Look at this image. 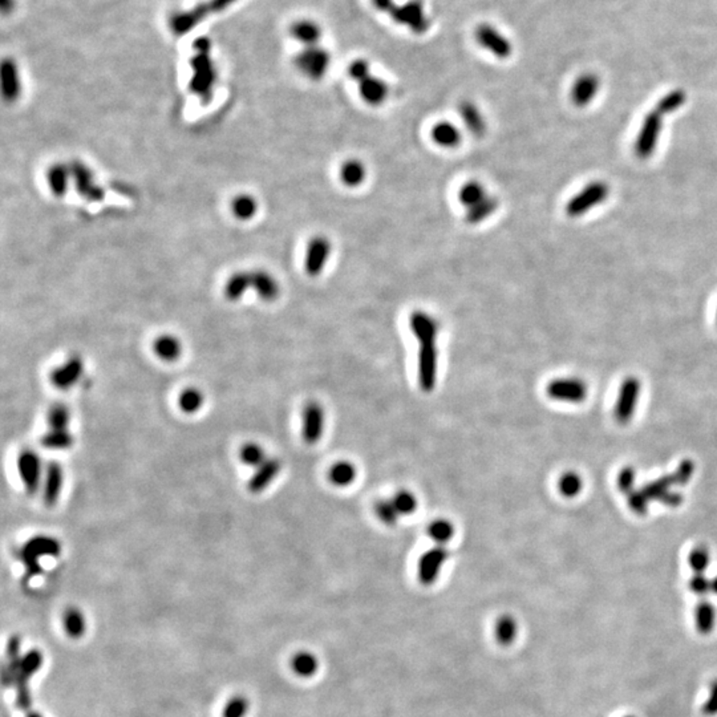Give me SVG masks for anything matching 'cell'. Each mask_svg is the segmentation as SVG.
<instances>
[{
  "mask_svg": "<svg viewBox=\"0 0 717 717\" xmlns=\"http://www.w3.org/2000/svg\"><path fill=\"white\" fill-rule=\"evenodd\" d=\"M409 327L418 342V383L424 392H432L437 381V336L440 326L432 315L415 311Z\"/></svg>",
  "mask_w": 717,
  "mask_h": 717,
  "instance_id": "obj_1",
  "label": "cell"
},
{
  "mask_svg": "<svg viewBox=\"0 0 717 717\" xmlns=\"http://www.w3.org/2000/svg\"><path fill=\"white\" fill-rule=\"evenodd\" d=\"M195 49L197 55L190 60L193 67L190 90L202 101H209L213 97V90L217 80L214 63L209 56V42L205 39L199 40L195 45Z\"/></svg>",
  "mask_w": 717,
  "mask_h": 717,
  "instance_id": "obj_2",
  "label": "cell"
},
{
  "mask_svg": "<svg viewBox=\"0 0 717 717\" xmlns=\"http://www.w3.org/2000/svg\"><path fill=\"white\" fill-rule=\"evenodd\" d=\"M61 552L59 541L49 536H36L31 538L20 549L19 558L27 568L31 577L42 572L40 558L58 557Z\"/></svg>",
  "mask_w": 717,
  "mask_h": 717,
  "instance_id": "obj_3",
  "label": "cell"
},
{
  "mask_svg": "<svg viewBox=\"0 0 717 717\" xmlns=\"http://www.w3.org/2000/svg\"><path fill=\"white\" fill-rule=\"evenodd\" d=\"M44 663L43 654L39 650H30L23 657H20L19 666L15 673L14 686L16 688V702L20 709H28L31 705L30 688L28 682L31 677L38 673Z\"/></svg>",
  "mask_w": 717,
  "mask_h": 717,
  "instance_id": "obj_4",
  "label": "cell"
},
{
  "mask_svg": "<svg viewBox=\"0 0 717 717\" xmlns=\"http://www.w3.org/2000/svg\"><path fill=\"white\" fill-rule=\"evenodd\" d=\"M294 65L302 75L313 81H319L329 71L331 55L327 49L318 45L304 47L295 56Z\"/></svg>",
  "mask_w": 717,
  "mask_h": 717,
  "instance_id": "obj_5",
  "label": "cell"
},
{
  "mask_svg": "<svg viewBox=\"0 0 717 717\" xmlns=\"http://www.w3.org/2000/svg\"><path fill=\"white\" fill-rule=\"evenodd\" d=\"M389 15L395 23L409 28L416 35L425 33L431 27L421 0H408L403 4L395 6Z\"/></svg>",
  "mask_w": 717,
  "mask_h": 717,
  "instance_id": "obj_6",
  "label": "cell"
},
{
  "mask_svg": "<svg viewBox=\"0 0 717 717\" xmlns=\"http://www.w3.org/2000/svg\"><path fill=\"white\" fill-rule=\"evenodd\" d=\"M610 195V188L607 183L602 181H595L584 186L578 195H574L568 202L566 213L568 217L577 218L588 213L603 201L607 199Z\"/></svg>",
  "mask_w": 717,
  "mask_h": 717,
  "instance_id": "obj_7",
  "label": "cell"
},
{
  "mask_svg": "<svg viewBox=\"0 0 717 717\" xmlns=\"http://www.w3.org/2000/svg\"><path fill=\"white\" fill-rule=\"evenodd\" d=\"M234 1H237V0H209L206 3L198 4V7H195L192 11L173 16L169 23L170 30L173 31L174 35H183V33L193 30L195 26L208 14L220 13L226 7H229L230 4H233Z\"/></svg>",
  "mask_w": 717,
  "mask_h": 717,
  "instance_id": "obj_8",
  "label": "cell"
},
{
  "mask_svg": "<svg viewBox=\"0 0 717 717\" xmlns=\"http://www.w3.org/2000/svg\"><path fill=\"white\" fill-rule=\"evenodd\" d=\"M17 473L22 479L26 492L35 495L43 484V463L40 456L31 449L20 452L17 457Z\"/></svg>",
  "mask_w": 717,
  "mask_h": 717,
  "instance_id": "obj_9",
  "label": "cell"
},
{
  "mask_svg": "<svg viewBox=\"0 0 717 717\" xmlns=\"http://www.w3.org/2000/svg\"><path fill=\"white\" fill-rule=\"evenodd\" d=\"M663 128V115H660L657 109L647 113L643 120L641 131L635 140V153L641 158H648L657 148V141L660 138Z\"/></svg>",
  "mask_w": 717,
  "mask_h": 717,
  "instance_id": "obj_10",
  "label": "cell"
},
{
  "mask_svg": "<svg viewBox=\"0 0 717 717\" xmlns=\"http://www.w3.org/2000/svg\"><path fill=\"white\" fill-rule=\"evenodd\" d=\"M478 44L491 52L497 59H508L513 53V45L508 38L489 23H481L475 30Z\"/></svg>",
  "mask_w": 717,
  "mask_h": 717,
  "instance_id": "obj_11",
  "label": "cell"
},
{
  "mask_svg": "<svg viewBox=\"0 0 717 717\" xmlns=\"http://www.w3.org/2000/svg\"><path fill=\"white\" fill-rule=\"evenodd\" d=\"M641 396V381L629 376L619 389L618 400L613 409V418L619 424H627L635 413V408Z\"/></svg>",
  "mask_w": 717,
  "mask_h": 717,
  "instance_id": "obj_12",
  "label": "cell"
},
{
  "mask_svg": "<svg viewBox=\"0 0 717 717\" xmlns=\"http://www.w3.org/2000/svg\"><path fill=\"white\" fill-rule=\"evenodd\" d=\"M69 167L77 193L90 202H101L105 198L104 190L96 183L90 167L80 161H72Z\"/></svg>",
  "mask_w": 717,
  "mask_h": 717,
  "instance_id": "obj_13",
  "label": "cell"
},
{
  "mask_svg": "<svg viewBox=\"0 0 717 717\" xmlns=\"http://www.w3.org/2000/svg\"><path fill=\"white\" fill-rule=\"evenodd\" d=\"M331 242L324 236H315L308 242L304 255V270L308 277H318L327 265L331 255Z\"/></svg>",
  "mask_w": 717,
  "mask_h": 717,
  "instance_id": "obj_14",
  "label": "cell"
},
{
  "mask_svg": "<svg viewBox=\"0 0 717 717\" xmlns=\"http://www.w3.org/2000/svg\"><path fill=\"white\" fill-rule=\"evenodd\" d=\"M546 393L557 402L582 403L587 397V386L579 379H557L547 384Z\"/></svg>",
  "mask_w": 717,
  "mask_h": 717,
  "instance_id": "obj_15",
  "label": "cell"
},
{
  "mask_svg": "<svg viewBox=\"0 0 717 717\" xmlns=\"http://www.w3.org/2000/svg\"><path fill=\"white\" fill-rule=\"evenodd\" d=\"M84 372V363L80 356H71L65 363L60 364L51 374L49 380L53 387L61 390L72 388L76 383L81 379Z\"/></svg>",
  "mask_w": 717,
  "mask_h": 717,
  "instance_id": "obj_16",
  "label": "cell"
},
{
  "mask_svg": "<svg viewBox=\"0 0 717 717\" xmlns=\"http://www.w3.org/2000/svg\"><path fill=\"white\" fill-rule=\"evenodd\" d=\"M448 559V552L443 546H437L422 554L418 562V579L425 586H429L437 579L443 565Z\"/></svg>",
  "mask_w": 717,
  "mask_h": 717,
  "instance_id": "obj_17",
  "label": "cell"
},
{
  "mask_svg": "<svg viewBox=\"0 0 717 717\" xmlns=\"http://www.w3.org/2000/svg\"><path fill=\"white\" fill-rule=\"evenodd\" d=\"M324 429V411L320 404L311 402L304 406L303 411V438L307 444H316Z\"/></svg>",
  "mask_w": 717,
  "mask_h": 717,
  "instance_id": "obj_18",
  "label": "cell"
},
{
  "mask_svg": "<svg viewBox=\"0 0 717 717\" xmlns=\"http://www.w3.org/2000/svg\"><path fill=\"white\" fill-rule=\"evenodd\" d=\"M64 482V472L59 463L51 461L47 465L43 478V502L47 508H53L59 501Z\"/></svg>",
  "mask_w": 717,
  "mask_h": 717,
  "instance_id": "obj_19",
  "label": "cell"
},
{
  "mask_svg": "<svg viewBox=\"0 0 717 717\" xmlns=\"http://www.w3.org/2000/svg\"><path fill=\"white\" fill-rule=\"evenodd\" d=\"M282 469V463L278 459H267L265 463L255 468V473L249 479L247 488L252 493L258 494L269 488Z\"/></svg>",
  "mask_w": 717,
  "mask_h": 717,
  "instance_id": "obj_20",
  "label": "cell"
},
{
  "mask_svg": "<svg viewBox=\"0 0 717 717\" xmlns=\"http://www.w3.org/2000/svg\"><path fill=\"white\" fill-rule=\"evenodd\" d=\"M358 93L367 104L377 106L386 101V99L388 96L389 88L387 83L383 79H380L377 76L370 75L367 79H364L363 81L358 83Z\"/></svg>",
  "mask_w": 717,
  "mask_h": 717,
  "instance_id": "obj_21",
  "label": "cell"
},
{
  "mask_svg": "<svg viewBox=\"0 0 717 717\" xmlns=\"http://www.w3.org/2000/svg\"><path fill=\"white\" fill-rule=\"evenodd\" d=\"M599 90V79L594 74H586L577 79L571 88V100L577 106L590 104Z\"/></svg>",
  "mask_w": 717,
  "mask_h": 717,
  "instance_id": "obj_22",
  "label": "cell"
},
{
  "mask_svg": "<svg viewBox=\"0 0 717 717\" xmlns=\"http://www.w3.org/2000/svg\"><path fill=\"white\" fill-rule=\"evenodd\" d=\"M459 113L463 120L465 128L470 135L475 137H482L486 132V122L477 105L472 101H463L459 105Z\"/></svg>",
  "mask_w": 717,
  "mask_h": 717,
  "instance_id": "obj_23",
  "label": "cell"
},
{
  "mask_svg": "<svg viewBox=\"0 0 717 717\" xmlns=\"http://www.w3.org/2000/svg\"><path fill=\"white\" fill-rule=\"evenodd\" d=\"M252 288L259 298L266 302L275 300L281 291L277 279L270 272L263 270H256L252 272Z\"/></svg>",
  "mask_w": 717,
  "mask_h": 717,
  "instance_id": "obj_24",
  "label": "cell"
},
{
  "mask_svg": "<svg viewBox=\"0 0 717 717\" xmlns=\"http://www.w3.org/2000/svg\"><path fill=\"white\" fill-rule=\"evenodd\" d=\"M290 33L297 42L302 43L304 47H313L319 43L322 38V28L314 20L302 19L291 24Z\"/></svg>",
  "mask_w": 717,
  "mask_h": 717,
  "instance_id": "obj_25",
  "label": "cell"
},
{
  "mask_svg": "<svg viewBox=\"0 0 717 717\" xmlns=\"http://www.w3.org/2000/svg\"><path fill=\"white\" fill-rule=\"evenodd\" d=\"M72 179L71 176V167L67 164L52 165L47 172V182L51 193L61 198L63 195H67L69 181Z\"/></svg>",
  "mask_w": 717,
  "mask_h": 717,
  "instance_id": "obj_26",
  "label": "cell"
},
{
  "mask_svg": "<svg viewBox=\"0 0 717 717\" xmlns=\"http://www.w3.org/2000/svg\"><path fill=\"white\" fill-rule=\"evenodd\" d=\"M1 93L8 101H14L20 94V80L13 60H4L1 64Z\"/></svg>",
  "mask_w": 717,
  "mask_h": 717,
  "instance_id": "obj_27",
  "label": "cell"
},
{
  "mask_svg": "<svg viewBox=\"0 0 717 717\" xmlns=\"http://www.w3.org/2000/svg\"><path fill=\"white\" fill-rule=\"evenodd\" d=\"M431 137L434 144L441 148H456L461 142V133L456 125L449 121H440L434 125Z\"/></svg>",
  "mask_w": 717,
  "mask_h": 717,
  "instance_id": "obj_28",
  "label": "cell"
},
{
  "mask_svg": "<svg viewBox=\"0 0 717 717\" xmlns=\"http://www.w3.org/2000/svg\"><path fill=\"white\" fill-rule=\"evenodd\" d=\"M153 351L156 356L166 363H173L182 355V344L173 335H161L153 343Z\"/></svg>",
  "mask_w": 717,
  "mask_h": 717,
  "instance_id": "obj_29",
  "label": "cell"
},
{
  "mask_svg": "<svg viewBox=\"0 0 717 717\" xmlns=\"http://www.w3.org/2000/svg\"><path fill=\"white\" fill-rule=\"evenodd\" d=\"M252 288V272L239 271L233 274L224 284V295L231 302H237Z\"/></svg>",
  "mask_w": 717,
  "mask_h": 717,
  "instance_id": "obj_30",
  "label": "cell"
},
{
  "mask_svg": "<svg viewBox=\"0 0 717 717\" xmlns=\"http://www.w3.org/2000/svg\"><path fill=\"white\" fill-rule=\"evenodd\" d=\"M497 209H498L497 198H494L492 195H488L481 202H478L477 205L466 209L465 221L472 226L482 224L489 217H492Z\"/></svg>",
  "mask_w": 717,
  "mask_h": 717,
  "instance_id": "obj_31",
  "label": "cell"
},
{
  "mask_svg": "<svg viewBox=\"0 0 717 717\" xmlns=\"http://www.w3.org/2000/svg\"><path fill=\"white\" fill-rule=\"evenodd\" d=\"M695 623L699 634L708 635L714 631L716 625V609L715 606L708 602L702 600L696 609H695Z\"/></svg>",
  "mask_w": 717,
  "mask_h": 717,
  "instance_id": "obj_32",
  "label": "cell"
},
{
  "mask_svg": "<svg viewBox=\"0 0 717 717\" xmlns=\"http://www.w3.org/2000/svg\"><path fill=\"white\" fill-rule=\"evenodd\" d=\"M339 176L345 186L358 188V185H361L364 182L365 176H367V170L361 161L351 158V160L344 161L340 167Z\"/></svg>",
  "mask_w": 717,
  "mask_h": 717,
  "instance_id": "obj_33",
  "label": "cell"
},
{
  "mask_svg": "<svg viewBox=\"0 0 717 717\" xmlns=\"http://www.w3.org/2000/svg\"><path fill=\"white\" fill-rule=\"evenodd\" d=\"M63 626L67 632V635L72 639H79L84 635L87 623L84 619V615L79 609L69 607L65 610L63 615Z\"/></svg>",
  "mask_w": 717,
  "mask_h": 717,
  "instance_id": "obj_34",
  "label": "cell"
},
{
  "mask_svg": "<svg viewBox=\"0 0 717 717\" xmlns=\"http://www.w3.org/2000/svg\"><path fill=\"white\" fill-rule=\"evenodd\" d=\"M231 213L239 221H249L258 211V202L253 195H239L231 201Z\"/></svg>",
  "mask_w": 717,
  "mask_h": 717,
  "instance_id": "obj_35",
  "label": "cell"
},
{
  "mask_svg": "<svg viewBox=\"0 0 717 717\" xmlns=\"http://www.w3.org/2000/svg\"><path fill=\"white\" fill-rule=\"evenodd\" d=\"M486 190L484 185L478 181H468L463 185L459 192V201L466 209L477 205L484 198H486Z\"/></svg>",
  "mask_w": 717,
  "mask_h": 717,
  "instance_id": "obj_36",
  "label": "cell"
},
{
  "mask_svg": "<svg viewBox=\"0 0 717 717\" xmlns=\"http://www.w3.org/2000/svg\"><path fill=\"white\" fill-rule=\"evenodd\" d=\"M42 445L47 449H53V450H64V449H69L74 443H75V438L72 434L65 429V431H56V429H49L47 434L42 437L40 440Z\"/></svg>",
  "mask_w": 717,
  "mask_h": 717,
  "instance_id": "obj_37",
  "label": "cell"
},
{
  "mask_svg": "<svg viewBox=\"0 0 717 717\" xmlns=\"http://www.w3.org/2000/svg\"><path fill=\"white\" fill-rule=\"evenodd\" d=\"M205 403L204 393L197 388L183 389L179 396V409L186 415L197 413Z\"/></svg>",
  "mask_w": 717,
  "mask_h": 717,
  "instance_id": "obj_38",
  "label": "cell"
},
{
  "mask_svg": "<svg viewBox=\"0 0 717 717\" xmlns=\"http://www.w3.org/2000/svg\"><path fill=\"white\" fill-rule=\"evenodd\" d=\"M291 668L300 677H310L318 671V659L311 652L302 651L291 659Z\"/></svg>",
  "mask_w": 717,
  "mask_h": 717,
  "instance_id": "obj_39",
  "label": "cell"
},
{
  "mask_svg": "<svg viewBox=\"0 0 717 717\" xmlns=\"http://www.w3.org/2000/svg\"><path fill=\"white\" fill-rule=\"evenodd\" d=\"M517 636V623L510 615H502L495 623V638L500 644L509 645Z\"/></svg>",
  "mask_w": 717,
  "mask_h": 717,
  "instance_id": "obj_40",
  "label": "cell"
},
{
  "mask_svg": "<svg viewBox=\"0 0 717 717\" xmlns=\"http://www.w3.org/2000/svg\"><path fill=\"white\" fill-rule=\"evenodd\" d=\"M673 485H675L673 475H667L647 482L642 491L650 498V501H661V498L671 491Z\"/></svg>",
  "mask_w": 717,
  "mask_h": 717,
  "instance_id": "obj_41",
  "label": "cell"
},
{
  "mask_svg": "<svg viewBox=\"0 0 717 717\" xmlns=\"http://www.w3.org/2000/svg\"><path fill=\"white\" fill-rule=\"evenodd\" d=\"M47 421H48L49 429H56V431L68 429L69 422H71V412H69L68 406L64 404L52 405L48 411Z\"/></svg>",
  "mask_w": 717,
  "mask_h": 717,
  "instance_id": "obj_42",
  "label": "cell"
},
{
  "mask_svg": "<svg viewBox=\"0 0 717 717\" xmlns=\"http://www.w3.org/2000/svg\"><path fill=\"white\" fill-rule=\"evenodd\" d=\"M356 477L355 466L348 461L335 463L329 470V479L336 486H347Z\"/></svg>",
  "mask_w": 717,
  "mask_h": 717,
  "instance_id": "obj_43",
  "label": "cell"
},
{
  "mask_svg": "<svg viewBox=\"0 0 717 717\" xmlns=\"http://www.w3.org/2000/svg\"><path fill=\"white\" fill-rule=\"evenodd\" d=\"M582 478L575 472H566L558 481V489L566 498H574L582 491Z\"/></svg>",
  "mask_w": 717,
  "mask_h": 717,
  "instance_id": "obj_44",
  "label": "cell"
},
{
  "mask_svg": "<svg viewBox=\"0 0 717 717\" xmlns=\"http://www.w3.org/2000/svg\"><path fill=\"white\" fill-rule=\"evenodd\" d=\"M239 460L245 465L258 468L262 463L267 460L263 448L255 443L245 444L239 450Z\"/></svg>",
  "mask_w": 717,
  "mask_h": 717,
  "instance_id": "obj_45",
  "label": "cell"
},
{
  "mask_svg": "<svg viewBox=\"0 0 717 717\" xmlns=\"http://www.w3.org/2000/svg\"><path fill=\"white\" fill-rule=\"evenodd\" d=\"M686 103V93L682 90H673L668 94H666L659 103L657 109L660 115H668L673 113L676 109L682 108Z\"/></svg>",
  "mask_w": 717,
  "mask_h": 717,
  "instance_id": "obj_46",
  "label": "cell"
},
{
  "mask_svg": "<svg viewBox=\"0 0 717 717\" xmlns=\"http://www.w3.org/2000/svg\"><path fill=\"white\" fill-rule=\"evenodd\" d=\"M428 533H429V536L434 539V542H437L438 545H444V543L449 542L452 537H453L454 527L447 520H437V521L431 523V526L428 529Z\"/></svg>",
  "mask_w": 717,
  "mask_h": 717,
  "instance_id": "obj_47",
  "label": "cell"
},
{
  "mask_svg": "<svg viewBox=\"0 0 717 717\" xmlns=\"http://www.w3.org/2000/svg\"><path fill=\"white\" fill-rule=\"evenodd\" d=\"M688 563L695 574H704L709 565V553L704 546L695 547L688 555Z\"/></svg>",
  "mask_w": 717,
  "mask_h": 717,
  "instance_id": "obj_48",
  "label": "cell"
},
{
  "mask_svg": "<svg viewBox=\"0 0 717 717\" xmlns=\"http://www.w3.org/2000/svg\"><path fill=\"white\" fill-rule=\"evenodd\" d=\"M249 712V702L243 696H234L224 704L222 717H245Z\"/></svg>",
  "mask_w": 717,
  "mask_h": 717,
  "instance_id": "obj_49",
  "label": "cell"
},
{
  "mask_svg": "<svg viewBox=\"0 0 717 717\" xmlns=\"http://www.w3.org/2000/svg\"><path fill=\"white\" fill-rule=\"evenodd\" d=\"M395 508L397 509L399 514H411L418 508L416 497L406 491H402L393 497L392 500Z\"/></svg>",
  "mask_w": 717,
  "mask_h": 717,
  "instance_id": "obj_50",
  "label": "cell"
},
{
  "mask_svg": "<svg viewBox=\"0 0 717 717\" xmlns=\"http://www.w3.org/2000/svg\"><path fill=\"white\" fill-rule=\"evenodd\" d=\"M627 502L628 508L638 516H644L648 511L650 498L643 491H632L631 493H628Z\"/></svg>",
  "mask_w": 717,
  "mask_h": 717,
  "instance_id": "obj_51",
  "label": "cell"
},
{
  "mask_svg": "<svg viewBox=\"0 0 717 717\" xmlns=\"http://www.w3.org/2000/svg\"><path fill=\"white\" fill-rule=\"evenodd\" d=\"M374 510H376V514L379 516V518L383 522L387 523V525L396 523L399 516H400L392 501H379V502H376Z\"/></svg>",
  "mask_w": 717,
  "mask_h": 717,
  "instance_id": "obj_52",
  "label": "cell"
},
{
  "mask_svg": "<svg viewBox=\"0 0 717 717\" xmlns=\"http://www.w3.org/2000/svg\"><path fill=\"white\" fill-rule=\"evenodd\" d=\"M635 478H636V473H635L634 468H631V466L623 468L619 472L618 479H616V485H618L619 491L626 494L631 493L634 491Z\"/></svg>",
  "mask_w": 717,
  "mask_h": 717,
  "instance_id": "obj_53",
  "label": "cell"
},
{
  "mask_svg": "<svg viewBox=\"0 0 717 717\" xmlns=\"http://www.w3.org/2000/svg\"><path fill=\"white\" fill-rule=\"evenodd\" d=\"M348 76L355 80L356 83L363 81L364 79H367L370 74V63L367 60L364 59H356L354 60L349 65H348Z\"/></svg>",
  "mask_w": 717,
  "mask_h": 717,
  "instance_id": "obj_54",
  "label": "cell"
},
{
  "mask_svg": "<svg viewBox=\"0 0 717 717\" xmlns=\"http://www.w3.org/2000/svg\"><path fill=\"white\" fill-rule=\"evenodd\" d=\"M695 472V463L691 460H683L677 465L676 470L673 473L675 485H686L688 481L693 476Z\"/></svg>",
  "mask_w": 717,
  "mask_h": 717,
  "instance_id": "obj_55",
  "label": "cell"
},
{
  "mask_svg": "<svg viewBox=\"0 0 717 717\" xmlns=\"http://www.w3.org/2000/svg\"><path fill=\"white\" fill-rule=\"evenodd\" d=\"M689 590L699 597H705L711 591V581L704 574H695L689 579Z\"/></svg>",
  "mask_w": 717,
  "mask_h": 717,
  "instance_id": "obj_56",
  "label": "cell"
},
{
  "mask_svg": "<svg viewBox=\"0 0 717 717\" xmlns=\"http://www.w3.org/2000/svg\"><path fill=\"white\" fill-rule=\"evenodd\" d=\"M702 714L707 716H716L717 715V680L711 684L708 699L702 705Z\"/></svg>",
  "mask_w": 717,
  "mask_h": 717,
  "instance_id": "obj_57",
  "label": "cell"
},
{
  "mask_svg": "<svg viewBox=\"0 0 717 717\" xmlns=\"http://www.w3.org/2000/svg\"><path fill=\"white\" fill-rule=\"evenodd\" d=\"M660 502H661V504H664V505H666V506H668V508H677V506H680V505H682V502H683V495L680 493H677V492L670 491L668 493L666 494V495L661 498V501H660Z\"/></svg>",
  "mask_w": 717,
  "mask_h": 717,
  "instance_id": "obj_58",
  "label": "cell"
},
{
  "mask_svg": "<svg viewBox=\"0 0 717 717\" xmlns=\"http://www.w3.org/2000/svg\"><path fill=\"white\" fill-rule=\"evenodd\" d=\"M374 8L380 13H390L392 8L396 6L393 0H371Z\"/></svg>",
  "mask_w": 717,
  "mask_h": 717,
  "instance_id": "obj_59",
  "label": "cell"
},
{
  "mask_svg": "<svg viewBox=\"0 0 717 717\" xmlns=\"http://www.w3.org/2000/svg\"><path fill=\"white\" fill-rule=\"evenodd\" d=\"M711 591L717 595V575L714 579H711Z\"/></svg>",
  "mask_w": 717,
  "mask_h": 717,
  "instance_id": "obj_60",
  "label": "cell"
},
{
  "mask_svg": "<svg viewBox=\"0 0 717 717\" xmlns=\"http://www.w3.org/2000/svg\"><path fill=\"white\" fill-rule=\"evenodd\" d=\"M27 717H43V716H42V715H40V714H38V712H30V714H28V715H27Z\"/></svg>",
  "mask_w": 717,
  "mask_h": 717,
  "instance_id": "obj_61",
  "label": "cell"
},
{
  "mask_svg": "<svg viewBox=\"0 0 717 717\" xmlns=\"http://www.w3.org/2000/svg\"><path fill=\"white\" fill-rule=\"evenodd\" d=\"M625 717H634V716H625Z\"/></svg>",
  "mask_w": 717,
  "mask_h": 717,
  "instance_id": "obj_62",
  "label": "cell"
},
{
  "mask_svg": "<svg viewBox=\"0 0 717 717\" xmlns=\"http://www.w3.org/2000/svg\"><path fill=\"white\" fill-rule=\"evenodd\" d=\"M716 318H717V315H716Z\"/></svg>",
  "mask_w": 717,
  "mask_h": 717,
  "instance_id": "obj_63",
  "label": "cell"
}]
</instances>
